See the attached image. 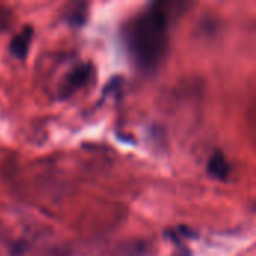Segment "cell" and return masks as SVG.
Returning a JSON list of instances; mask_svg holds the SVG:
<instances>
[{
    "mask_svg": "<svg viewBox=\"0 0 256 256\" xmlns=\"http://www.w3.org/2000/svg\"><path fill=\"white\" fill-rule=\"evenodd\" d=\"M32 36H33L32 27H26L21 33H18L12 39V42L9 45L10 52L15 57H18V58H26L27 51H28V45H30V40H32Z\"/></svg>",
    "mask_w": 256,
    "mask_h": 256,
    "instance_id": "4",
    "label": "cell"
},
{
    "mask_svg": "<svg viewBox=\"0 0 256 256\" xmlns=\"http://www.w3.org/2000/svg\"><path fill=\"white\" fill-rule=\"evenodd\" d=\"M207 172L216 180H226L231 172V166L220 152H214L207 164Z\"/></svg>",
    "mask_w": 256,
    "mask_h": 256,
    "instance_id": "2",
    "label": "cell"
},
{
    "mask_svg": "<svg viewBox=\"0 0 256 256\" xmlns=\"http://www.w3.org/2000/svg\"><path fill=\"white\" fill-rule=\"evenodd\" d=\"M126 38L136 63L146 70H154L168 46V12L165 4H150L129 26Z\"/></svg>",
    "mask_w": 256,
    "mask_h": 256,
    "instance_id": "1",
    "label": "cell"
},
{
    "mask_svg": "<svg viewBox=\"0 0 256 256\" xmlns=\"http://www.w3.org/2000/svg\"><path fill=\"white\" fill-rule=\"evenodd\" d=\"M92 75V66L90 64H82L78 66L76 69H74L70 72V75L68 76V80L64 81V93H74L75 90L81 88L90 78Z\"/></svg>",
    "mask_w": 256,
    "mask_h": 256,
    "instance_id": "3",
    "label": "cell"
}]
</instances>
